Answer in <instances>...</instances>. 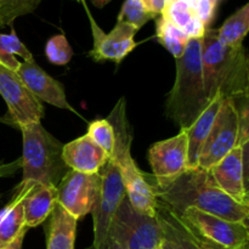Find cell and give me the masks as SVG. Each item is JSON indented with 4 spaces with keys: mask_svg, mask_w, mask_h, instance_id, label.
Returning <instances> with one entry per match:
<instances>
[{
    "mask_svg": "<svg viewBox=\"0 0 249 249\" xmlns=\"http://www.w3.org/2000/svg\"><path fill=\"white\" fill-rule=\"evenodd\" d=\"M212 1H213V2H214V4H215V5H216V6H218V4H219V2H220V1H221V0H212Z\"/></svg>",
    "mask_w": 249,
    "mask_h": 249,
    "instance_id": "cell-37",
    "label": "cell"
},
{
    "mask_svg": "<svg viewBox=\"0 0 249 249\" xmlns=\"http://www.w3.org/2000/svg\"><path fill=\"white\" fill-rule=\"evenodd\" d=\"M160 16L184 32L190 39L202 38L207 29L197 18L194 9L182 0H167Z\"/></svg>",
    "mask_w": 249,
    "mask_h": 249,
    "instance_id": "cell-21",
    "label": "cell"
},
{
    "mask_svg": "<svg viewBox=\"0 0 249 249\" xmlns=\"http://www.w3.org/2000/svg\"><path fill=\"white\" fill-rule=\"evenodd\" d=\"M216 5L212 0H197L194 6V11L196 14L197 18L209 28V24L212 23L215 15Z\"/></svg>",
    "mask_w": 249,
    "mask_h": 249,
    "instance_id": "cell-29",
    "label": "cell"
},
{
    "mask_svg": "<svg viewBox=\"0 0 249 249\" xmlns=\"http://www.w3.org/2000/svg\"><path fill=\"white\" fill-rule=\"evenodd\" d=\"M108 236L123 249H158L164 240L157 214L151 216L141 213L126 196L109 224Z\"/></svg>",
    "mask_w": 249,
    "mask_h": 249,
    "instance_id": "cell-6",
    "label": "cell"
},
{
    "mask_svg": "<svg viewBox=\"0 0 249 249\" xmlns=\"http://www.w3.org/2000/svg\"><path fill=\"white\" fill-rule=\"evenodd\" d=\"M16 56L22 57L23 61L33 57L31 51L19 40L14 29H11V33L9 34L0 33V65L17 71L21 62L16 60Z\"/></svg>",
    "mask_w": 249,
    "mask_h": 249,
    "instance_id": "cell-24",
    "label": "cell"
},
{
    "mask_svg": "<svg viewBox=\"0 0 249 249\" xmlns=\"http://www.w3.org/2000/svg\"><path fill=\"white\" fill-rule=\"evenodd\" d=\"M223 99L219 96L214 97L209 101L206 108L197 117L196 121L186 128L187 141H189V151H187V169L197 168L199 152L202 150L204 141L215 122L216 114L220 109Z\"/></svg>",
    "mask_w": 249,
    "mask_h": 249,
    "instance_id": "cell-18",
    "label": "cell"
},
{
    "mask_svg": "<svg viewBox=\"0 0 249 249\" xmlns=\"http://www.w3.org/2000/svg\"><path fill=\"white\" fill-rule=\"evenodd\" d=\"M0 27H1V26H0Z\"/></svg>",
    "mask_w": 249,
    "mask_h": 249,
    "instance_id": "cell-41",
    "label": "cell"
},
{
    "mask_svg": "<svg viewBox=\"0 0 249 249\" xmlns=\"http://www.w3.org/2000/svg\"><path fill=\"white\" fill-rule=\"evenodd\" d=\"M19 168H21V158L11 163H0V178L11 177Z\"/></svg>",
    "mask_w": 249,
    "mask_h": 249,
    "instance_id": "cell-30",
    "label": "cell"
},
{
    "mask_svg": "<svg viewBox=\"0 0 249 249\" xmlns=\"http://www.w3.org/2000/svg\"><path fill=\"white\" fill-rule=\"evenodd\" d=\"M87 12L94 39V45L89 56L96 62L113 61L117 65L121 63L138 45L134 40L138 31L130 24L117 21L113 29L109 33H105L92 18L89 10H87Z\"/></svg>",
    "mask_w": 249,
    "mask_h": 249,
    "instance_id": "cell-14",
    "label": "cell"
},
{
    "mask_svg": "<svg viewBox=\"0 0 249 249\" xmlns=\"http://www.w3.org/2000/svg\"><path fill=\"white\" fill-rule=\"evenodd\" d=\"M0 122H2V119H1V118H0Z\"/></svg>",
    "mask_w": 249,
    "mask_h": 249,
    "instance_id": "cell-38",
    "label": "cell"
},
{
    "mask_svg": "<svg viewBox=\"0 0 249 249\" xmlns=\"http://www.w3.org/2000/svg\"><path fill=\"white\" fill-rule=\"evenodd\" d=\"M34 185L36 184H19L9 204L0 211V249L11 245L24 229H28L24 224L23 201Z\"/></svg>",
    "mask_w": 249,
    "mask_h": 249,
    "instance_id": "cell-17",
    "label": "cell"
},
{
    "mask_svg": "<svg viewBox=\"0 0 249 249\" xmlns=\"http://www.w3.org/2000/svg\"><path fill=\"white\" fill-rule=\"evenodd\" d=\"M197 242H198V241H197ZM199 243V242H198ZM199 246H201L202 247V249H214V248H211V247H207V246H203V245H201V243H199ZM238 249H249V245L248 246H246V247H242V248H238Z\"/></svg>",
    "mask_w": 249,
    "mask_h": 249,
    "instance_id": "cell-36",
    "label": "cell"
},
{
    "mask_svg": "<svg viewBox=\"0 0 249 249\" xmlns=\"http://www.w3.org/2000/svg\"><path fill=\"white\" fill-rule=\"evenodd\" d=\"M187 151L186 129H180L178 135L153 143L148 150L153 182L156 185L167 184L180 177L187 169Z\"/></svg>",
    "mask_w": 249,
    "mask_h": 249,
    "instance_id": "cell-12",
    "label": "cell"
},
{
    "mask_svg": "<svg viewBox=\"0 0 249 249\" xmlns=\"http://www.w3.org/2000/svg\"><path fill=\"white\" fill-rule=\"evenodd\" d=\"M158 249H163V248H162V247H160V248H158Z\"/></svg>",
    "mask_w": 249,
    "mask_h": 249,
    "instance_id": "cell-39",
    "label": "cell"
},
{
    "mask_svg": "<svg viewBox=\"0 0 249 249\" xmlns=\"http://www.w3.org/2000/svg\"><path fill=\"white\" fill-rule=\"evenodd\" d=\"M41 0H4L0 1V26L11 24L17 17L31 14Z\"/></svg>",
    "mask_w": 249,
    "mask_h": 249,
    "instance_id": "cell-27",
    "label": "cell"
},
{
    "mask_svg": "<svg viewBox=\"0 0 249 249\" xmlns=\"http://www.w3.org/2000/svg\"><path fill=\"white\" fill-rule=\"evenodd\" d=\"M0 1H4V0H0Z\"/></svg>",
    "mask_w": 249,
    "mask_h": 249,
    "instance_id": "cell-40",
    "label": "cell"
},
{
    "mask_svg": "<svg viewBox=\"0 0 249 249\" xmlns=\"http://www.w3.org/2000/svg\"><path fill=\"white\" fill-rule=\"evenodd\" d=\"M182 1L186 2V4L189 5V6H191L192 9H194V6H195V4H196L197 0H182Z\"/></svg>",
    "mask_w": 249,
    "mask_h": 249,
    "instance_id": "cell-35",
    "label": "cell"
},
{
    "mask_svg": "<svg viewBox=\"0 0 249 249\" xmlns=\"http://www.w3.org/2000/svg\"><path fill=\"white\" fill-rule=\"evenodd\" d=\"M141 1L148 11L155 15H160L164 9L167 0H141Z\"/></svg>",
    "mask_w": 249,
    "mask_h": 249,
    "instance_id": "cell-31",
    "label": "cell"
},
{
    "mask_svg": "<svg viewBox=\"0 0 249 249\" xmlns=\"http://www.w3.org/2000/svg\"><path fill=\"white\" fill-rule=\"evenodd\" d=\"M87 135L96 145H99L109 156V158L112 157L114 145H116V136H114V130L112 128L111 123L107 119L92 121L88 126Z\"/></svg>",
    "mask_w": 249,
    "mask_h": 249,
    "instance_id": "cell-26",
    "label": "cell"
},
{
    "mask_svg": "<svg viewBox=\"0 0 249 249\" xmlns=\"http://www.w3.org/2000/svg\"><path fill=\"white\" fill-rule=\"evenodd\" d=\"M91 1H92V4H94L96 7H104L105 5L108 4L111 0H91Z\"/></svg>",
    "mask_w": 249,
    "mask_h": 249,
    "instance_id": "cell-34",
    "label": "cell"
},
{
    "mask_svg": "<svg viewBox=\"0 0 249 249\" xmlns=\"http://www.w3.org/2000/svg\"><path fill=\"white\" fill-rule=\"evenodd\" d=\"M202 38H192L177 61V77L167 101V114L180 129H186L203 112L209 100L202 72Z\"/></svg>",
    "mask_w": 249,
    "mask_h": 249,
    "instance_id": "cell-3",
    "label": "cell"
},
{
    "mask_svg": "<svg viewBox=\"0 0 249 249\" xmlns=\"http://www.w3.org/2000/svg\"><path fill=\"white\" fill-rule=\"evenodd\" d=\"M0 95L6 102L11 123L18 128L40 123L44 107L40 100L24 85L16 71L0 65Z\"/></svg>",
    "mask_w": 249,
    "mask_h": 249,
    "instance_id": "cell-10",
    "label": "cell"
},
{
    "mask_svg": "<svg viewBox=\"0 0 249 249\" xmlns=\"http://www.w3.org/2000/svg\"><path fill=\"white\" fill-rule=\"evenodd\" d=\"M28 229H24L21 233L16 237V240L11 243L10 246H7L6 248H2V249H22V243H23L24 240V236H26V232Z\"/></svg>",
    "mask_w": 249,
    "mask_h": 249,
    "instance_id": "cell-33",
    "label": "cell"
},
{
    "mask_svg": "<svg viewBox=\"0 0 249 249\" xmlns=\"http://www.w3.org/2000/svg\"><path fill=\"white\" fill-rule=\"evenodd\" d=\"M100 189V173L87 174L70 169L58 185L57 204L79 220L91 212Z\"/></svg>",
    "mask_w": 249,
    "mask_h": 249,
    "instance_id": "cell-11",
    "label": "cell"
},
{
    "mask_svg": "<svg viewBox=\"0 0 249 249\" xmlns=\"http://www.w3.org/2000/svg\"><path fill=\"white\" fill-rule=\"evenodd\" d=\"M16 72L24 85L40 101H45L46 104L58 107V108L75 112V109L67 101L63 85L58 80L49 75L34 61L33 57L19 63V67Z\"/></svg>",
    "mask_w": 249,
    "mask_h": 249,
    "instance_id": "cell-15",
    "label": "cell"
},
{
    "mask_svg": "<svg viewBox=\"0 0 249 249\" xmlns=\"http://www.w3.org/2000/svg\"><path fill=\"white\" fill-rule=\"evenodd\" d=\"M100 189L96 202L91 209L94 241L99 243L108 236L109 224L126 196L121 173L116 163L109 158L100 170Z\"/></svg>",
    "mask_w": 249,
    "mask_h": 249,
    "instance_id": "cell-9",
    "label": "cell"
},
{
    "mask_svg": "<svg viewBox=\"0 0 249 249\" xmlns=\"http://www.w3.org/2000/svg\"><path fill=\"white\" fill-rule=\"evenodd\" d=\"M78 220L56 203L48 224L46 249H74Z\"/></svg>",
    "mask_w": 249,
    "mask_h": 249,
    "instance_id": "cell-20",
    "label": "cell"
},
{
    "mask_svg": "<svg viewBox=\"0 0 249 249\" xmlns=\"http://www.w3.org/2000/svg\"><path fill=\"white\" fill-rule=\"evenodd\" d=\"M62 160L70 169L95 174L108 162L109 156L85 134L63 145Z\"/></svg>",
    "mask_w": 249,
    "mask_h": 249,
    "instance_id": "cell-16",
    "label": "cell"
},
{
    "mask_svg": "<svg viewBox=\"0 0 249 249\" xmlns=\"http://www.w3.org/2000/svg\"><path fill=\"white\" fill-rule=\"evenodd\" d=\"M180 219L201 245L214 249H238L249 245L248 223L231 221L196 208H187Z\"/></svg>",
    "mask_w": 249,
    "mask_h": 249,
    "instance_id": "cell-7",
    "label": "cell"
},
{
    "mask_svg": "<svg viewBox=\"0 0 249 249\" xmlns=\"http://www.w3.org/2000/svg\"><path fill=\"white\" fill-rule=\"evenodd\" d=\"M23 152L21 184L57 186L63 175L70 170L62 160L63 143L51 135L40 123L22 126Z\"/></svg>",
    "mask_w": 249,
    "mask_h": 249,
    "instance_id": "cell-5",
    "label": "cell"
},
{
    "mask_svg": "<svg viewBox=\"0 0 249 249\" xmlns=\"http://www.w3.org/2000/svg\"><path fill=\"white\" fill-rule=\"evenodd\" d=\"M157 15L148 11L141 0H125L118 15V22H124L133 26L136 31L142 28L150 19Z\"/></svg>",
    "mask_w": 249,
    "mask_h": 249,
    "instance_id": "cell-25",
    "label": "cell"
},
{
    "mask_svg": "<svg viewBox=\"0 0 249 249\" xmlns=\"http://www.w3.org/2000/svg\"><path fill=\"white\" fill-rule=\"evenodd\" d=\"M156 36H157L158 41L162 44L168 51L173 55L175 60L181 57L185 53L187 43L190 38L180 31L178 27L168 22L164 17L160 15V18L156 23Z\"/></svg>",
    "mask_w": 249,
    "mask_h": 249,
    "instance_id": "cell-23",
    "label": "cell"
},
{
    "mask_svg": "<svg viewBox=\"0 0 249 249\" xmlns=\"http://www.w3.org/2000/svg\"><path fill=\"white\" fill-rule=\"evenodd\" d=\"M249 31V4H245L231 15L218 29V39L231 48L242 46L243 39Z\"/></svg>",
    "mask_w": 249,
    "mask_h": 249,
    "instance_id": "cell-22",
    "label": "cell"
},
{
    "mask_svg": "<svg viewBox=\"0 0 249 249\" xmlns=\"http://www.w3.org/2000/svg\"><path fill=\"white\" fill-rule=\"evenodd\" d=\"M87 249H123L116 241L112 240L109 236H107L104 241L99 243H92L90 247H88Z\"/></svg>",
    "mask_w": 249,
    "mask_h": 249,
    "instance_id": "cell-32",
    "label": "cell"
},
{
    "mask_svg": "<svg viewBox=\"0 0 249 249\" xmlns=\"http://www.w3.org/2000/svg\"><path fill=\"white\" fill-rule=\"evenodd\" d=\"M107 121L111 123L116 136L113 155L111 160L118 167L126 198L131 206L147 215L156 216L158 201L150 181V175L141 172L131 157L133 128L126 117L125 99L121 97L109 113Z\"/></svg>",
    "mask_w": 249,
    "mask_h": 249,
    "instance_id": "cell-4",
    "label": "cell"
},
{
    "mask_svg": "<svg viewBox=\"0 0 249 249\" xmlns=\"http://www.w3.org/2000/svg\"><path fill=\"white\" fill-rule=\"evenodd\" d=\"M202 72L206 95L211 101L219 96L236 105L247 102L249 65L242 46L231 48L218 39V29L207 28L202 36Z\"/></svg>",
    "mask_w": 249,
    "mask_h": 249,
    "instance_id": "cell-2",
    "label": "cell"
},
{
    "mask_svg": "<svg viewBox=\"0 0 249 249\" xmlns=\"http://www.w3.org/2000/svg\"><path fill=\"white\" fill-rule=\"evenodd\" d=\"M57 203L56 186L34 185L23 201L24 224L27 228H36L50 216Z\"/></svg>",
    "mask_w": 249,
    "mask_h": 249,
    "instance_id": "cell-19",
    "label": "cell"
},
{
    "mask_svg": "<svg viewBox=\"0 0 249 249\" xmlns=\"http://www.w3.org/2000/svg\"><path fill=\"white\" fill-rule=\"evenodd\" d=\"M240 141V111L233 100L221 102L215 122L199 152L197 168L209 170Z\"/></svg>",
    "mask_w": 249,
    "mask_h": 249,
    "instance_id": "cell-8",
    "label": "cell"
},
{
    "mask_svg": "<svg viewBox=\"0 0 249 249\" xmlns=\"http://www.w3.org/2000/svg\"><path fill=\"white\" fill-rule=\"evenodd\" d=\"M45 55L51 63L57 66L67 65L73 57V50L65 34L53 36L46 41Z\"/></svg>",
    "mask_w": 249,
    "mask_h": 249,
    "instance_id": "cell-28",
    "label": "cell"
},
{
    "mask_svg": "<svg viewBox=\"0 0 249 249\" xmlns=\"http://www.w3.org/2000/svg\"><path fill=\"white\" fill-rule=\"evenodd\" d=\"M248 145H237L209 169L215 184L236 202L249 206L247 190Z\"/></svg>",
    "mask_w": 249,
    "mask_h": 249,
    "instance_id": "cell-13",
    "label": "cell"
},
{
    "mask_svg": "<svg viewBox=\"0 0 249 249\" xmlns=\"http://www.w3.org/2000/svg\"><path fill=\"white\" fill-rule=\"evenodd\" d=\"M151 185L158 203L178 215L187 208H196L231 221L248 223L249 206L238 203L228 196L215 184L209 170L189 168L167 184L156 185L151 181Z\"/></svg>",
    "mask_w": 249,
    "mask_h": 249,
    "instance_id": "cell-1",
    "label": "cell"
}]
</instances>
